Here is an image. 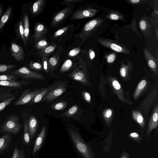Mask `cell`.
Listing matches in <instances>:
<instances>
[{
  "label": "cell",
  "mask_w": 158,
  "mask_h": 158,
  "mask_svg": "<svg viewBox=\"0 0 158 158\" xmlns=\"http://www.w3.org/2000/svg\"><path fill=\"white\" fill-rule=\"evenodd\" d=\"M69 132L74 145L83 158H94L91 148L85 143L78 132L70 128Z\"/></svg>",
  "instance_id": "cell-1"
},
{
  "label": "cell",
  "mask_w": 158,
  "mask_h": 158,
  "mask_svg": "<svg viewBox=\"0 0 158 158\" xmlns=\"http://www.w3.org/2000/svg\"><path fill=\"white\" fill-rule=\"evenodd\" d=\"M67 81H58L48 87V90L41 101L50 103L63 94L67 89Z\"/></svg>",
  "instance_id": "cell-2"
},
{
  "label": "cell",
  "mask_w": 158,
  "mask_h": 158,
  "mask_svg": "<svg viewBox=\"0 0 158 158\" xmlns=\"http://www.w3.org/2000/svg\"><path fill=\"white\" fill-rule=\"evenodd\" d=\"M22 126L18 116L16 115L11 116L2 125L1 131L2 132H7L16 134L21 129Z\"/></svg>",
  "instance_id": "cell-3"
},
{
  "label": "cell",
  "mask_w": 158,
  "mask_h": 158,
  "mask_svg": "<svg viewBox=\"0 0 158 158\" xmlns=\"http://www.w3.org/2000/svg\"><path fill=\"white\" fill-rule=\"evenodd\" d=\"M12 73L14 75L26 80L45 79V77L41 73L32 71L25 67L14 71Z\"/></svg>",
  "instance_id": "cell-4"
},
{
  "label": "cell",
  "mask_w": 158,
  "mask_h": 158,
  "mask_svg": "<svg viewBox=\"0 0 158 158\" xmlns=\"http://www.w3.org/2000/svg\"><path fill=\"white\" fill-rule=\"evenodd\" d=\"M44 88L36 89L32 91L27 89L24 91L20 97L14 102L15 106L23 105L29 102L38 93Z\"/></svg>",
  "instance_id": "cell-5"
},
{
  "label": "cell",
  "mask_w": 158,
  "mask_h": 158,
  "mask_svg": "<svg viewBox=\"0 0 158 158\" xmlns=\"http://www.w3.org/2000/svg\"><path fill=\"white\" fill-rule=\"evenodd\" d=\"M68 76L71 79L85 85L88 83V80L85 68L81 64Z\"/></svg>",
  "instance_id": "cell-6"
},
{
  "label": "cell",
  "mask_w": 158,
  "mask_h": 158,
  "mask_svg": "<svg viewBox=\"0 0 158 158\" xmlns=\"http://www.w3.org/2000/svg\"><path fill=\"white\" fill-rule=\"evenodd\" d=\"M10 50L11 56L17 61H20L24 59V52L23 48L19 44L15 43H12Z\"/></svg>",
  "instance_id": "cell-7"
},
{
  "label": "cell",
  "mask_w": 158,
  "mask_h": 158,
  "mask_svg": "<svg viewBox=\"0 0 158 158\" xmlns=\"http://www.w3.org/2000/svg\"><path fill=\"white\" fill-rule=\"evenodd\" d=\"M30 83V81L26 80H2L0 81V86L16 89H22Z\"/></svg>",
  "instance_id": "cell-8"
},
{
  "label": "cell",
  "mask_w": 158,
  "mask_h": 158,
  "mask_svg": "<svg viewBox=\"0 0 158 158\" xmlns=\"http://www.w3.org/2000/svg\"><path fill=\"white\" fill-rule=\"evenodd\" d=\"M46 27L43 24L37 23L34 27L33 40L34 43H37L47 32Z\"/></svg>",
  "instance_id": "cell-9"
},
{
  "label": "cell",
  "mask_w": 158,
  "mask_h": 158,
  "mask_svg": "<svg viewBox=\"0 0 158 158\" xmlns=\"http://www.w3.org/2000/svg\"><path fill=\"white\" fill-rule=\"evenodd\" d=\"M71 7H68L57 13L54 16L52 24L56 26L61 22L69 13L71 11Z\"/></svg>",
  "instance_id": "cell-10"
},
{
  "label": "cell",
  "mask_w": 158,
  "mask_h": 158,
  "mask_svg": "<svg viewBox=\"0 0 158 158\" xmlns=\"http://www.w3.org/2000/svg\"><path fill=\"white\" fill-rule=\"evenodd\" d=\"M46 131V127L44 125L35 140L33 151V155H34L41 148L45 135Z\"/></svg>",
  "instance_id": "cell-11"
},
{
  "label": "cell",
  "mask_w": 158,
  "mask_h": 158,
  "mask_svg": "<svg viewBox=\"0 0 158 158\" xmlns=\"http://www.w3.org/2000/svg\"><path fill=\"white\" fill-rule=\"evenodd\" d=\"M28 123L30 136L32 139L36 132L38 126V121L35 116L32 115L29 117Z\"/></svg>",
  "instance_id": "cell-12"
},
{
  "label": "cell",
  "mask_w": 158,
  "mask_h": 158,
  "mask_svg": "<svg viewBox=\"0 0 158 158\" xmlns=\"http://www.w3.org/2000/svg\"><path fill=\"white\" fill-rule=\"evenodd\" d=\"M11 139V135L9 133L4 134L0 138V154L7 148Z\"/></svg>",
  "instance_id": "cell-13"
},
{
  "label": "cell",
  "mask_w": 158,
  "mask_h": 158,
  "mask_svg": "<svg viewBox=\"0 0 158 158\" xmlns=\"http://www.w3.org/2000/svg\"><path fill=\"white\" fill-rule=\"evenodd\" d=\"M16 95L5 94L0 98V112L16 98Z\"/></svg>",
  "instance_id": "cell-14"
},
{
  "label": "cell",
  "mask_w": 158,
  "mask_h": 158,
  "mask_svg": "<svg viewBox=\"0 0 158 158\" xmlns=\"http://www.w3.org/2000/svg\"><path fill=\"white\" fill-rule=\"evenodd\" d=\"M92 12L87 9H81L76 11L73 14L71 18L73 19H77L89 17L92 15Z\"/></svg>",
  "instance_id": "cell-15"
},
{
  "label": "cell",
  "mask_w": 158,
  "mask_h": 158,
  "mask_svg": "<svg viewBox=\"0 0 158 158\" xmlns=\"http://www.w3.org/2000/svg\"><path fill=\"white\" fill-rule=\"evenodd\" d=\"M97 23V20H93L85 24L82 31L79 34V37L81 39L83 38L86 33L91 31L94 28Z\"/></svg>",
  "instance_id": "cell-16"
},
{
  "label": "cell",
  "mask_w": 158,
  "mask_h": 158,
  "mask_svg": "<svg viewBox=\"0 0 158 158\" xmlns=\"http://www.w3.org/2000/svg\"><path fill=\"white\" fill-rule=\"evenodd\" d=\"M16 32L22 39L25 46L27 44V41L25 36L23 22L21 20L18 22L16 28Z\"/></svg>",
  "instance_id": "cell-17"
},
{
  "label": "cell",
  "mask_w": 158,
  "mask_h": 158,
  "mask_svg": "<svg viewBox=\"0 0 158 158\" xmlns=\"http://www.w3.org/2000/svg\"><path fill=\"white\" fill-rule=\"evenodd\" d=\"M45 3L44 0H38L33 4L31 9L32 13L36 15L39 13L42 10L43 6Z\"/></svg>",
  "instance_id": "cell-18"
},
{
  "label": "cell",
  "mask_w": 158,
  "mask_h": 158,
  "mask_svg": "<svg viewBox=\"0 0 158 158\" xmlns=\"http://www.w3.org/2000/svg\"><path fill=\"white\" fill-rule=\"evenodd\" d=\"M158 114L157 112H155L149 122L147 134L149 135L151 131L156 128L158 125Z\"/></svg>",
  "instance_id": "cell-19"
},
{
  "label": "cell",
  "mask_w": 158,
  "mask_h": 158,
  "mask_svg": "<svg viewBox=\"0 0 158 158\" xmlns=\"http://www.w3.org/2000/svg\"><path fill=\"white\" fill-rule=\"evenodd\" d=\"M48 90V87L44 89L37 94L29 102V105L34 104L40 102Z\"/></svg>",
  "instance_id": "cell-20"
},
{
  "label": "cell",
  "mask_w": 158,
  "mask_h": 158,
  "mask_svg": "<svg viewBox=\"0 0 158 158\" xmlns=\"http://www.w3.org/2000/svg\"><path fill=\"white\" fill-rule=\"evenodd\" d=\"M29 16L27 15H25L23 19V24L24 30V35L27 41L29 39Z\"/></svg>",
  "instance_id": "cell-21"
},
{
  "label": "cell",
  "mask_w": 158,
  "mask_h": 158,
  "mask_svg": "<svg viewBox=\"0 0 158 158\" xmlns=\"http://www.w3.org/2000/svg\"><path fill=\"white\" fill-rule=\"evenodd\" d=\"M12 11V8L10 6L4 12L0 20V30L8 20Z\"/></svg>",
  "instance_id": "cell-22"
},
{
  "label": "cell",
  "mask_w": 158,
  "mask_h": 158,
  "mask_svg": "<svg viewBox=\"0 0 158 158\" xmlns=\"http://www.w3.org/2000/svg\"><path fill=\"white\" fill-rule=\"evenodd\" d=\"M79 107L77 104H75L64 113L61 114L60 116L62 117H72L76 114L79 110Z\"/></svg>",
  "instance_id": "cell-23"
},
{
  "label": "cell",
  "mask_w": 158,
  "mask_h": 158,
  "mask_svg": "<svg viewBox=\"0 0 158 158\" xmlns=\"http://www.w3.org/2000/svg\"><path fill=\"white\" fill-rule=\"evenodd\" d=\"M67 105L66 102H55L50 105V108L55 110H62L64 109Z\"/></svg>",
  "instance_id": "cell-24"
},
{
  "label": "cell",
  "mask_w": 158,
  "mask_h": 158,
  "mask_svg": "<svg viewBox=\"0 0 158 158\" xmlns=\"http://www.w3.org/2000/svg\"><path fill=\"white\" fill-rule=\"evenodd\" d=\"M23 138L24 140L27 144L29 143L30 141V136L28 126V122L26 121L23 124Z\"/></svg>",
  "instance_id": "cell-25"
},
{
  "label": "cell",
  "mask_w": 158,
  "mask_h": 158,
  "mask_svg": "<svg viewBox=\"0 0 158 158\" xmlns=\"http://www.w3.org/2000/svg\"><path fill=\"white\" fill-rule=\"evenodd\" d=\"M133 118L142 127H143L144 125L143 118L142 114L139 112L133 111L132 112Z\"/></svg>",
  "instance_id": "cell-26"
},
{
  "label": "cell",
  "mask_w": 158,
  "mask_h": 158,
  "mask_svg": "<svg viewBox=\"0 0 158 158\" xmlns=\"http://www.w3.org/2000/svg\"><path fill=\"white\" fill-rule=\"evenodd\" d=\"M49 63L50 66V74L51 76H53L52 73L56 70V68L58 64V60L57 58L55 57H52L49 60Z\"/></svg>",
  "instance_id": "cell-27"
},
{
  "label": "cell",
  "mask_w": 158,
  "mask_h": 158,
  "mask_svg": "<svg viewBox=\"0 0 158 158\" xmlns=\"http://www.w3.org/2000/svg\"><path fill=\"white\" fill-rule=\"evenodd\" d=\"M73 65L72 61L69 59L66 60L62 65L60 69V73H63L69 70Z\"/></svg>",
  "instance_id": "cell-28"
},
{
  "label": "cell",
  "mask_w": 158,
  "mask_h": 158,
  "mask_svg": "<svg viewBox=\"0 0 158 158\" xmlns=\"http://www.w3.org/2000/svg\"><path fill=\"white\" fill-rule=\"evenodd\" d=\"M146 81L144 80L141 81L138 84L134 94V98H136L139 95L143 89L146 86Z\"/></svg>",
  "instance_id": "cell-29"
},
{
  "label": "cell",
  "mask_w": 158,
  "mask_h": 158,
  "mask_svg": "<svg viewBox=\"0 0 158 158\" xmlns=\"http://www.w3.org/2000/svg\"><path fill=\"white\" fill-rule=\"evenodd\" d=\"M55 49V47L53 46H49L44 49L41 50L39 53V55L41 56L42 58L46 57L47 56L50 55V53L52 52Z\"/></svg>",
  "instance_id": "cell-30"
},
{
  "label": "cell",
  "mask_w": 158,
  "mask_h": 158,
  "mask_svg": "<svg viewBox=\"0 0 158 158\" xmlns=\"http://www.w3.org/2000/svg\"><path fill=\"white\" fill-rule=\"evenodd\" d=\"M29 69L35 71H39L42 69V65L39 63L31 61L28 65Z\"/></svg>",
  "instance_id": "cell-31"
},
{
  "label": "cell",
  "mask_w": 158,
  "mask_h": 158,
  "mask_svg": "<svg viewBox=\"0 0 158 158\" xmlns=\"http://www.w3.org/2000/svg\"><path fill=\"white\" fill-rule=\"evenodd\" d=\"M16 65L13 64H0V72L8 71L15 68Z\"/></svg>",
  "instance_id": "cell-32"
},
{
  "label": "cell",
  "mask_w": 158,
  "mask_h": 158,
  "mask_svg": "<svg viewBox=\"0 0 158 158\" xmlns=\"http://www.w3.org/2000/svg\"><path fill=\"white\" fill-rule=\"evenodd\" d=\"M48 45V43L46 40H42L37 43L35 47L37 49L42 50L47 47Z\"/></svg>",
  "instance_id": "cell-33"
},
{
  "label": "cell",
  "mask_w": 158,
  "mask_h": 158,
  "mask_svg": "<svg viewBox=\"0 0 158 158\" xmlns=\"http://www.w3.org/2000/svg\"><path fill=\"white\" fill-rule=\"evenodd\" d=\"M42 64L44 71L46 73H49L50 70V66L49 60L47 57L42 58Z\"/></svg>",
  "instance_id": "cell-34"
},
{
  "label": "cell",
  "mask_w": 158,
  "mask_h": 158,
  "mask_svg": "<svg viewBox=\"0 0 158 158\" xmlns=\"http://www.w3.org/2000/svg\"><path fill=\"white\" fill-rule=\"evenodd\" d=\"M17 77L14 75L0 74V81L16 80Z\"/></svg>",
  "instance_id": "cell-35"
},
{
  "label": "cell",
  "mask_w": 158,
  "mask_h": 158,
  "mask_svg": "<svg viewBox=\"0 0 158 158\" xmlns=\"http://www.w3.org/2000/svg\"><path fill=\"white\" fill-rule=\"evenodd\" d=\"M69 27V26H67L58 30L54 33V37H56L61 35L65 32Z\"/></svg>",
  "instance_id": "cell-36"
},
{
  "label": "cell",
  "mask_w": 158,
  "mask_h": 158,
  "mask_svg": "<svg viewBox=\"0 0 158 158\" xmlns=\"http://www.w3.org/2000/svg\"><path fill=\"white\" fill-rule=\"evenodd\" d=\"M80 47H77L71 50L69 52V56L71 57H74L78 54L80 52Z\"/></svg>",
  "instance_id": "cell-37"
},
{
  "label": "cell",
  "mask_w": 158,
  "mask_h": 158,
  "mask_svg": "<svg viewBox=\"0 0 158 158\" xmlns=\"http://www.w3.org/2000/svg\"><path fill=\"white\" fill-rule=\"evenodd\" d=\"M82 95L84 100L87 103H90L91 98L90 94L87 92L83 91L82 92Z\"/></svg>",
  "instance_id": "cell-38"
},
{
  "label": "cell",
  "mask_w": 158,
  "mask_h": 158,
  "mask_svg": "<svg viewBox=\"0 0 158 158\" xmlns=\"http://www.w3.org/2000/svg\"><path fill=\"white\" fill-rule=\"evenodd\" d=\"M81 1V0H66L63 2L61 4L72 5L80 2Z\"/></svg>",
  "instance_id": "cell-39"
},
{
  "label": "cell",
  "mask_w": 158,
  "mask_h": 158,
  "mask_svg": "<svg viewBox=\"0 0 158 158\" xmlns=\"http://www.w3.org/2000/svg\"><path fill=\"white\" fill-rule=\"evenodd\" d=\"M110 47L113 50L118 52H121L122 50L121 47L115 44H112Z\"/></svg>",
  "instance_id": "cell-40"
},
{
  "label": "cell",
  "mask_w": 158,
  "mask_h": 158,
  "mask_svg": "<svg viewBox=\"0 0 158 158\" xmlns=\"http://www.w3.org/2000/svg\"><path fill=\"white\" fill-rule=\"evenodd\" d=\"M129 136L131 138L134 139L135 140H140V138L139 136V135L136 132L131 133L129 134Z\"/></svg>",
  "instance_id": "cell-41"
},
{
  "label": "cell",
  "mask_w": 158,
  "mask_h": 158,
  "mask_svg": "<svg viewBox=\"0 0 158 158\" xmlns=\"http://www.w3.org/2000/svg\"><path fill=\"white\" fill-rule=\"evenodd\" d=\"M112 85L116 90H118L121 88V85L119 82L116 80H114L112 82Z\"/></svg>",
  "instance_id": "cell-42"
},
{
  "label": "cell",
  "mask_w": 158,
  "mask_h": 158,
  "mask_svg": "<svg viewBox=\"0 0 158 158\" xmlns=\"http://www.w3.org/2000/svg\"><path fill=\"white\" fill-rule=\"evenodd\" d=\"M20 150L16 146L14 149L12 158H18V156Z\"/></svg>",
  "instance_id": "cell-43"
},
{
  "label": "cell",
  "mask_w": 158,
  "mask_h": 158,
  "mask_svg": "<svg viewBox=\"0 0 158 158\" xmlns=\"http://www.w3.org/2000/svg\"><path fill=\"white\" fill-rule=\"evenodd\" d=\"M115 60V56L113 54H110L107 58V61L109 63L113 62Z\"/></svg>",
  "instance_id": "cell-44"
},
{
  "label": "cell",
  "mask_w": 158,
  "mask_h": 158,
  "mask_svg": "<svg viewBox=\"0 0 158 158\" xmlns=\"http://www.w3.org/2000/svg\"><path fill=\"white\" fill-rule=\"evenodd\" d=\"M139 26L140 28L142 30H145L146 27V22L145 21H141L139 23Z\"/></svg>",
  "instance_id": "cell-45"
},
{
  "label": "cell",
  "mask_w": 158,
  "mask_h": 158,
  "mask_svg": "<svg viewBox=\"0 0 158 158\" xmlns=\"http://www.w3.org/2000/svg\"><path fill=\"white\" fill-rule=\"evenodd\" d=\"M126 73V69L125 68H122L120 70V74L123 77H125Z\"/></svg>",
  "instance_id": "cell-46"
},
{
  "label": "cell",
  "mask_w": 158,
  "mask_h": 158,
  "mask_svg": "<svg viewBox=\"0 0 158 158\" xmlns=\"http://www.w3.org/2000/svg\"><path fill=\"white\" fill-rule=\"evenodd\" d=\"M112 111L110 109L107 110L105 113V116L107 118H109L111 116Z\"/></svg>",
  "instance_id": "cell-47"
},
{
  "label": "cell",
  "mask_w": 158,
  "mask_h": 158,
  "mask_svg": "<svg viewBox=\"0 0 158 158\" xmlns=\"http://www.w3.org/2000/svg\"><path fill=\"white\" fill-rule=\"evenodd\" d=\"M148 63L149 66L152 68H154L156 66L155 62L152 60H149Z\"/></svg>",
  "instance_id": "cell-48"
},
{
  "label": "cell",
  "mask_w": 158,
  "mask_h": 158,
  "mask_svg": "<svg viewBox=\"0 0 158 158\" xmlns=\"http://www.w3.org/2000/svg\"><path fill=\"white\" fill-rule=\"evenodd\" d=\"M18 158H25L24 151L23 149L20 150L19 153Z\"/></svg>",
  "instance_id": "cell-49"
},
{
  "label": "cell",
  "mask_w": 158,
  "mask_h": 158,
  "mask_svg": "<svg viewBox=\"0 0 158 158\" xmlns=\"http://www.w3.org/2000/svg\"><path fill=\"white\" fill-rule=\"evenodd\" d=\"M95 54L94 52L90 50L89 51V56L91 60H93L95 57Z\"/></svg>",
  "instance_id": "cell-50"
},
{
  "label": "cell",
  "mask_w": 158,
  "mask_h": 158,
  "mask_svg": "<svg viewBox=\"0 0 158 158\" xmlns=\"http://www.w3.org/2000/svg\"><path fill=\"white\" fill-rule=\"evenodd\" d=\"M120 158H130L128 154L125 152H123L121 155Z\"/></svg>",
  "instance_id": "cell-51"
},
{
  "label": "cell",
  "mask_w": 158,
  "mask_h": 158,
  "mask_svg": "<svg viewBox=\"0 0 158 158\" xmlns=\"http://www.w3.org/2000/svg\"><path fill=\"white\" fill-rule=\"evenodd\" d=\"M110 18L112 19L117 20L118 19V16L115 14H112L110 15Z\"/></svg>",
  "instance_id": "cell-52"
},
{
  "label": "cell",
  "mask_w": 158,
  "mask_h": 158,
  "mask_svg": "<svg viewBox=\"0 0 158 158\" xmlns=\"http://www.w3.org/2000/svg\"><path fill=\"white\" fill-rule=\"evenodd\" d=\"M3 11V7L2 6L0 5V19L1 18V15Z\"/></svg>",
  "instance_id": "cell-53"
},
{
  "label": "cell",
  "mask_w": 158,
  "mask_h": 158,
  "mask_svg": "<svg viewBox=\"0 0 158 158\" xmlns=\"http://www.w3.org/2000/svg\"><path fill=\"white\" fill-rule=\"evenodd\" d=\"M140 1V0H131V1L133 3H137Z\"/></svg>",
  "instance_id": "cell-54"
}]
</instances>
